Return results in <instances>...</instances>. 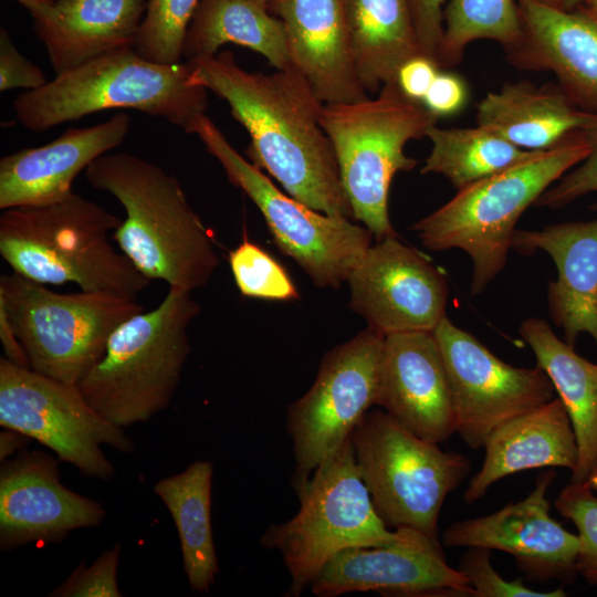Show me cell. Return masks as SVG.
Wrapping results in <instances>:
<instances>
[{"label":"cell","instance_id":"21","mask_svg":"<svg viewBox=\"0 0 597 597\" xmlns=\"http://www.w3.org/2000/svg\"><path fill=\"white\" fill-rule=\"evenodd\" d=\"M130 128L125 112L90 127H71L51 143L0 159V209L41 206L72 193L75 177L119 146Z\"/></svg>","mask_w":597,"mask_h":597},{"label":"cell","instance_id":"20","mask_svg":"<svg viewBox=\"0 0 597 597\" xmlns=\"http://www.w3.org/2000/svg\"><path fill=\"white\" fill-rule=\"evenodd\" d=\"M519 44L506 52L521 69L553 72L559 87L582 108L597 113V20L577 8L516 0Z\"/></svg>","mask_w":597,"mask_h":597},{"label":"cell","instance_id":"34","mask_svg":"<svg viewBox=\"0 0 597 597\" xmlns=\"http://www.w3.org/2000/svg\"><path fill=\"white\" fill-rule=\"evenodd\" d=\"M229 263L243 296L272 301L298 298V292L284 268L247 238L229 253Z\"/></svg>","mask_w":597,"mask_h":597},{"label":"cell","instance_id":"27","mask_svg":"<svg viewBox=\"0 0 597 597\" xmlns=\"http://www.w3.org/2000/svg\"><path fill=\"white\" fill-rule=\"evenodd\" d=\"M520 334L566 408L578 446L570 482L585 483L597 468V364L579 356L543 320H525Z\"/></svg>","mask_w":597,"mask_h":597},{"label":"cell","instance_id":"31","mask_svg":"<svg viewBox=\"0 0 597 597\" xmlns=\"http://www.w3.org/2000/svg\"><path fill=\"white\" fill-rule=\"evenodd\" d=\"M426 137L431 142V150L421 174L442 175L457 189L494 175L533 153L480 125L441 128L434 124Z\"/></svg>","mask_w":597,"mask_h":597},{"label":"cell","instance_id":"26","mask_svg":"<svg viewBox=\"0 0 597 597\" xmlns=\"http://www.w3.org/2000/svg\"><path fill=\"white\" fill-rule=\"evenodd\" d=\"M476 123L523 150L543 151L597 127V113L578 106L559 86L514 82L480 101Z\"/></svg>","mask_w":597,"mask_h":597},{"label":"cell","instance_id":"4","mask_svg":"<svg viewBox=\"0 0 597 597\" xmlns=\"http://www.w3.org/2000/svg\"><path fill=\"white\" fill-rule=\"evenodd\" d=\"M191 66L163 64L134 48L108 52L56 74L13 102L19 122L43 133L62 123L112 108L135 109L178 126L187 134L208 108L207 90L190 80Z\"/></svg>","mask_w":597,"mask_h":597},{"label":"cell","instance_id":"24","mask_svg":"<svg viewBox=\"0 0 597 597\" xmlns=\"http://www.w3.org/2000/svg\"><path fill=\"white\" fill-rule=\"evenodd\" d=\"M483 448V463L464 491L467 504L483 498L507 475L557 467L573 472L578 463L576 436L558 397L495 428Z\"/></svg>","mask_w":597,"mask_h":597},{"label":"cell","instance_id":"47","mask_svg":"<svg viewBox=\"0 0 597 597\" xmlns=\"http://www.w3.org/2000/svg\"><path fill=\"white\" fill-rule=\"evenodd\" d=\"M585 484H587V486L590 488L593 491H597V468L588 476Z\"/></svg>","mask_w":597,"mask_h":597},{"label":"cell","instance_id":"37","mask_svg":"<svg viewBox=\"0 0 597 597\" xmlns=\"http://www.w3.org/2000/svg\"><path fill=\"white\" fill-rule=\"evenodd\" d=\"M121 545L103 552L95 562L85 566L77 565L70 576L49 596L51 597H121L117 583V568L121 557Z\"/></svg>","mask_w":597,"mask_h":597},{"label":"cell","instance_id":"15","mask_svg":"<svg viewBox=\"0 0 597 597\" xmlns=\"http://www.w3.org/2000/svg\"><path fill=\"white\" fill-rule=\"evenodd\" d=\"M349 306L385 336L433 332L446 317L443 275L397 234L371 244L347 280Z\"/></svg>","mask_w":597,"mask_h":597},{"label":"cell","instance_id":"2","mask_svg":"<svg viewBox=\"0 0 597 597\" xmlns=\"http://www.w3.org/2000/svg\"><path fill=\"white\" fill-rule=\"evenodd\" d=\"M85 178L124 207L126 217L113 239L146 277L190 292L208 284L220 260L210 231L175 176L140 157L116 153L95 159Z\"/></svg>","mask_w":597,"mask_h":597},{"label":"cell","instance_id":"35","mask_svg":"<svg viewBox=\"0 0 597 597\" xmlns=\"http://www.w3.org/2000/svg\"><path fill=\"white\" fill-rule=\"evenodd\" d=\"M555 507L577 528L579 548L576 559L577 573L593 586L597 585V496L585 483L565 486Z\"/></svg>","mask_w":597,"mask_h":597},{"label":"cell","instance_id":"32","mask_svg":"<svg viewBox=\"0 0 597 597\" xmlns=\"http://www.w3.org/2000/svg\"><path fill=\"white\" fill-rule=\"evenodd\" d=\"M521 38L516 0H449L437 62L441 70L455 65L465 48L479 40L495 41L509 52Z\"/></svg>","mask_w":597,"mask_h":597},{"label":"cell","instance_id":"1","mask_svg":"<svg viewBox=\"0 0 597 597\" xmlns=\"http://www.w3.org/2000/svg\"><path fill=\"white\" fill-rule=\"evenodd\" d=\"M190 80L224 100L250 135L247 155L293 198L335 217L353 218L331 142L321 126L324 103L293 66L249 72L231 51L187 61Z\"/></svg>","mask_w":597,"mask_h":597},{"label":"cell","instance_id":"50","mask_svg":"<svg viewBox=\"0 0 597 597\" xmlns=\"http://www.w3.org/2000/svg\"><path fill=\"white\" fill-rule=\"evenodd\" d=\"M252 1L269 8L275 0H252Z\"/></svg>","mask_w":597,"mask_h":597},{"label":"cell","instance_id":"19","mask_svg":"<svg viewBox=\"0 0 597 597\" xmlns=\"http://www.w3.org/2000/svg\"><path fill=\"white\" fill-rule=\"evenodd\" d=\"M376 405L426 441L440 444L455 432L451 389L433 332L385 336Z\"/></svg>","mask_w":597,"mask_h":597},{"label":"cell","instance_id":"25","mask_svg":"<svg viewBox=\"0 0 597 597\" xmlns=\"http://www.w3.org/2000/svg\"><path fill=\"white\" fill-rule=\"evenodd\" d=\"M147 0H55L34 30L55 74L134 48Z\"/></svg>","mask_w":597,"mask_h":597},{"label":"cell","instance_id":"6","mask_svg":"<svg viewBox=\"0 0 597 597\" xmlns=\"http://www.w3.org/2000/svg\"><path fill=\"white\" fill-rule=\"evenodd\" d=\"M200 311L190 291L169 286L158 306L123 322L77 384L85 400L121 428L166 409L191 350L188 327Z\"/></svg>","mask_w":597,"mask_h":597},{"label":"cell","instance_id":"3","mask_svg":"<svg viewBox=\"0 0 597 597\" xmlns=\"http://www.w3.org/2000/svg\"><path fill=\"white\" fill-rule=\"evenodd\" d=\"M121 222L75 192L48 205L4 209L0 254L13 272L33 281L136 300L150 280L108 242Z\"/></svg>","mask_w":597,"mask_h":597},{"label":"cell","instance_id":"5","mask_svg":"<svg viewBox=\"0 0 597 597\" xmlns=\"http://www.w3.org/2000/svg\"><path fill=\"white\" fill-rule=\"evenodd\" d=\"M586 133L461 189L412 226L433 251L461 249L473 263L472 294L481 293L503 270L522 213L590 151Z\"/></svg>","mask_w":597,"mask_h":597},{"label":"cell","instance_id":"23","mask_svg":"<svg viewBox=\"0 0 597 597\" xmlns=\"http://www.w3.org/2000/svg\"><path fill=\"white\" fill-rule=\"evenodd\" d=\"M512 248L524 254L540 249L552 256L557 269L548 285L554 323L572 346L580 333L597 344V219L515 230Z\"/></svg>","mask_w":597,"mask_h":597},{"label":"cell","instance_id":"8","mask_svg":"<svg viewBox=\"0 0 597 597\" xmlns=\"http://www.w3.org/2000/svg\"><path fill=\"white\" fill-rule=\"evenodd\" d=\"M293 486L300 510L289 521L271 524L260 541L282 556L291 579L286 596L298 597L342 551L389 545L402 537V527L390 532L377 514L350 437Z\"/></svg>","mask_w":597,"mask_h":597},{"label":"cell","instance_id":"9","mask_svg":"<svg viewBox=\"0 0 597 597\" xmlns=\"http://www.w3.org/2000/svg\"><path fill=\"white\" fill-rule=\"evenodd\" d=\"M0 310L32 370L77 386L104 355L111 334L145 307L113 293L54 292L12 272L0 276Z\"/></svg>","mask_w":597,"mask_h":597},{"label":"cell","instance_id":"13","mask_svg":"<svg viewBox=\"0 0 597 597\" xmlns=\"http://www.w3.org/2000/svg\"><path fill=\"white\" fill-rule=\"evenodd\" d=\"M384 339V334L367 327L326 353L310 390L289 406L293 485L308 479L376 405Z\"/></svg>","mask_w":597,"mask_h":597},{"label":"cell","instance_id":"33","mask_svg":"<svg viewBox=\"0 0 597 597\" xmlns=\"http://www.w3.org/2000/svg\"><path fill=\"white\" fill-rule=\"evenodd\" d=\"M199 2L200 0H147L135 51L153 62L180 63L185 36Z\"/></svg>","mask_w":597,"mask_h":597},{"label":"cell","instance_id":"12","mask_svg":"<svg viewBox=\"0 0 597 597\" xmlns=\"http://www.w3.org/2000/svg\"><path fill=\"white\" fill-rule=\"evenodd\" d=\"M0 425L36 440L57 460L100 480L115 474L102 446L123 453L135 449L124 428L103 418L76 385L20 367L4 357L0 359Z\"/></svg>","mask_w":597,"mask_h":597},{"label":"cell","instance_id":"38","mask_svg":"<svg viewBox=\"0 0 597 597\" xmlns=\"http://www.w3.org/2000/svg\"><path fill=\"white\" fill-rule=\"evenodd\" d=\"M590 151L576 167L567 171L557 184L549 187L534 203L536 207L558 209L576 199L597 191V127L588 130ZM597 210V203L591 206Z\"/></svg>","mask_w":597,"mask_h":597},{"label":"cell","instance_id":"7","mask_svg":"<svg viewBox=\"0 0 597 597\" xmlns=\"http://www.w3.org/2000/svg\"><path fill=\"white\" fill-rule=\"evenodd\" d=\"M437 119L396 83L385 84L374 98L323 105L320 123L333 147L353 219L377 241L397 234L388 213L390 185L398 171L418 163L405 147L426 137Z\"/></svg>","mask_w":597,"mask_h":597},{"label":"cell","instance_id":"42","mask_svg":"<svg viewBox=\"0 0 597 597\" xmlns=\"http://www.w3.org/2000/svg\"><path fill=\"white\" fill-rule=\"evenodd\" d=\"M441 67L425 54L407 60L398 70L396 84L408 98L422 103Z\"/></svg>","mask_w":597,"mask_h":597},{"label":"cell","instance_id":"18","mask_svg":"<svg viewBox=\"0 0 597 597\" xmlns=\"http://www.w3.org/2000/svg\"><path fill=\"white\" fill-rule=\"evenodd\" d=\"M100 502L61 483L57 461L39 451L21 452L0 470V548L63 541L69 533L103 523Z\"/></svg>","mask_w":597,"mask_h":597},{"label":"cell","instance_id":"22","mask_svg":"<svg viewBox=\"0 0 597 597\" xmlns=\"http://www.w3.org/2000/svg\"><path fill=\"white\" fill-rule=\"evenodd\" d=\"M292 66L324 104L367 97L355 66L343 0H275Z\"/></svg>","mask_w":597,"mask_h":597},{"label":"cell","instance_id":"28","mask_svg":"<svg viewBox=\"0 0 597 597\" xmlns=\"http://www.w3.org/2000/svg\"><path fill=\"white\" fill-rule=\"evenodd\" d=\"M358 78L366 92L396 83L399 67L423 54L408 0H343Z\"/></svg>","mask_w":597,"mask_h":597},{"label":"cell","instance_id":"10","mask_svg":"<svg viewBox=\"0 0 597 597\" xmlns=\"http://www.w3.org/2000/svg\"><path fill=\"white\" fill-rule=\"evenodd\" d=\"M350 440L360 476L383 522L438 538L443 502L470 473V459L417 437L383 409L368 411Z\"/></svg>","mask_w":597,"mask_h":597},{"label":"cell","instance_id":"45","mask_svg":"<svg viewBox=\"0 0 597 597\" xmlns=\"http://www.w3.org/2000/svg\"><path fill=\"white\" fill-rule=\"evenodd\" d=\"M28 9L33 20L43 18L53 7L55 0H14Z\"/></svg>","mask_w":597,"mask_h":597},{"label":"cell","instance_id":"14","mask_svg":"<svg viewBox=\"0 0 597 597\" xmlns=\"http://www.w3.org/2000/svg\"><path fill=\"white\" fill-rule=\"evenodd\" d=\"M455 413V432L471 449H481L502 423L554 398L546 373L514 367L447 316L433 329Z\"/></svg>","mask_w":597,"mask_h":597},{"label":"cell","instance_id":"36","mask_svg":"<svg viewBox=\"0 0 597 597\" xmlns=\"http://www.w3.org/2000/svg\"><path fill=\"white\" fill-rule=\"evenodd\" d=\"M490 549L468 547L462 555L458 569L467 578L473 590V597H564L563 587L540 591L532 589L521 578L504 579L492 566Z\"/></svg>","mask_w":597,"mask_h":597},{"label":"cell","instance_id":"41","mask_svg":"<svg viewBox=\"0 0 597 597\" xmlns=\"http://www.w3.org/2000/svg\"><path fill=\"white\" fill-rule=\"evenodd\" d=\"M468 100V87L457 74L440 71L427 92L422 104L437 118L460 112Z\"/></svg>","mask_w":597,"mask_h":597},{"label":"cell","instance_id":"29","mask_svg":"<svg viewBox=\"0 0 597 597\" xmlns=\"http://www.w3.org/2000/svg\"><path fill=\"white\" fill-rule=\"evenodd\" d=\"M226 43L263 55L275 70L291 67L282 21L252 0H200L188 27L182 57H210Z\"/></svg>","mask_w":597,"mask_h":597},{"label":"cell","instance_id":"43","mask_svg":"<svg viewBox=\"0 0 597 597\" xmlns=\"http://www.w3.org/2000/svg\"><path fill=\"white\" fill-rule=\"evenodd\" d=\"M0 339L6 359L20 367L30 368L27 353L2 310H0Z\"/></svg>","mask_w":597,"mask_h":597},{"label":"cell","instance_id":"17","mask_svg":"<svg viewBox=\"0 0 597 597\" xmlns=\"http://www.w3.org/2000/svg\"><path fill=\"white\" fill-rule=\"evenodd\" d=\"M555 478V471H543L522 501L451 524L442 534L443 545L505 552L514 557L527 580L573 583L578 574L579 538L549 514L547 492Z\"/></svg>","mask_w":597,"mask_h":597},{"label":"cell","instance_id":"40","mask_svg":"<svg viewBox=\"0 0 597 597\" xmlns=\"http://www.w3.org/2000/svg\"><path fill=\"white\" fill-rule=\"evenodd\" d=\"M448 1L408 0L420 49L425 55L436 61L443 34V10Z\"/></svg>","mask_w":597,"mask_h":597},{"label":"cell","instance_id":"48","mask_svg":"<svg viewBox=\"0 0 597 597\" xmlns=\"http://www.w3.org/2000/svg\"><path fill=\"white\" fill-rule=\"evenodd\" d=\"M580 0H562V9L575 10L578 8Z\"/></svg>","mask_w":597,"mask_h":597},{"label":"cell","instance_id":"30","mask_svg":"<svg viewBox=\"0 0 597 597\" xmlns=\"http://www.w3.org/2000/svg\"><path fill=\"white\" fill-rule=\"evenodd\" d=\"M212 476V463L197 460L154 485L155 494L175 522L184 570L189 586L198 594L209 593L219 573L211 526Z\"/></svg>","mask_w":597,"mask_h":597},{"label":"cell","instance_id":"44","mask_svg":"<svg viewBox=\"0 0 597 597\" xmlns=\"http://www.w3.org/2000/svg\"><path fill=\"white\" fill-rule=\"evenodd\" d=\"M28 439H30L28 436L15 430L2 431L0 433V460L6 461L14 451L21 449Z\"/></svg>","mask_w":597,"mask_h":597},{"label":"cell","instance_id":"11","mask_svg":"<svg viewBox=\"0 0 597 597\" xmlns=\"http://www.w3.org/2000/svg\"><path fill=\"white\" fill-rule=\"evenodd\" d=\"M195 134L262 213L273 240L320 287L338 289L347 282L371 245L373 233L348 218L316 211L282 192L263 171L240 155L206 114L192 126Z\"/></svg>","mask_w":597,"mask_h":597},{"label":"cell","instance_id":"39","mask_svg":"<svg viewBox=\"0 0 597 597\" xmlns=\"http://www.w3.org/2000/svg\"><path fill=\"white\" fill-rule=\"evenodd\" d=\"M48 83L42 70L15 48L6 28L0 30V91L36 90Z\"/></svg>","mask_w":597,"mask_h":597},{"label":"cell","instance_id":"46","mask_svg":"<svg viewBox=\"0 0 597 597\" xmlns=\"http://www.w3.org/2000/svg\"><path fill=\"white\" fill-rule=\"evenodd\" d=\"M578 8L597 20V0H580Z\"/></svg>","mask_w":597,"mask_h":597},{"label":"cell","instance_id":"49","mask_svg":"<svg viewBox=\"0 0 597 597\" xmlns=\"http://www.w3.org/2000/svg\"><path fill=\"white\" fill-rule=\"evenodd\" d=\"M536 1H540L548 6L562 8V0H536Z\"/></svg>","mask_w":597,"mask_h":597},{"label":"cell","instance_id":"16","mask_svg":"<svg viewBox=\"0 0 597 597\" xmlns=\"http://www.w3.org/2000/svg\"><path fill=\"white\" fill-rule=\"evenodd\" d=\"M389 545L353 547L335 555L312 582L318 597L356 591L384 596L473 597L467 578L449 566L438 538L402 527Z\"/></svg>","mask_w":597,"mask_h":597}]
</instances>
